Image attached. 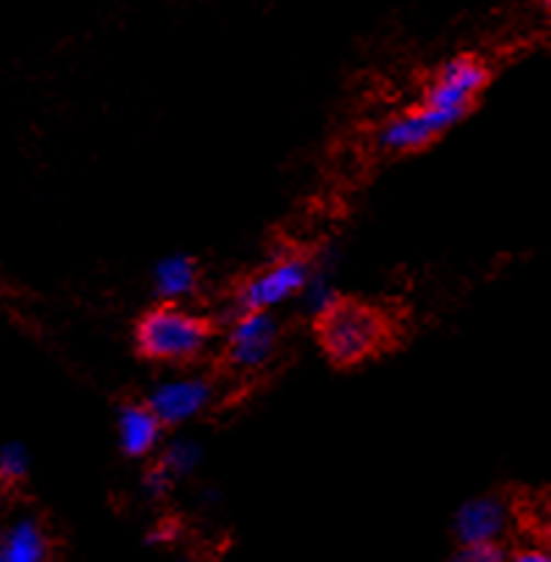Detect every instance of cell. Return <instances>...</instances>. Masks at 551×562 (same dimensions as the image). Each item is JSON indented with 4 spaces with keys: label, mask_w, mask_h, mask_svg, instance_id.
<instances>
[{
    "label": "cell",
    "mask_w": 551,
    "mask_h": 562,
    "mask_svg": "<svg viewBox=\"0 0 551 562\" xmlns=\"http://www.w3.org/2000/svg\"><path fill=\"white\" fill-rule=\"evenodd\" d=\"M211 341V322L180 305L153 307L136 325V347L156 363H194L209 352Z\"/></svg>",
    "instance_id": "1"
},
{
    "label": "cell",
    "mask_w": 551,
    "mask_h": 562,
    "mask_svg": "<svg viewBox=\"0 0 551 562\" xmlns=\"http://www.w3.org/2000/svg\"><path fill=\"white\" fill-rule=\"evenodd\" d=\"M319 341L330 360L352 366L389 341V322L363 302H338L319 319Z\"/></svg>",
    "instance_id": "2"
},
{
    "label": "cell",
    "mask_w": 551,
    "mask_h": 562,
    "mask_svg": "<svg viewBox=\"0 0 551 562\" xmlns=\"http://www.w3.org/2000/svg\"><path fill=\"white\" fill-rule=\"evenodd\" d=\"M311 269H314V263L302 256H283L267 263L261 272L252 274L238 289L233 311L236 314H272L274 307L289 305L308 285Z\"/></svg>",
    "instance_id": "3"
},
{
    "label": "cell",
    "mask_w": 551,
    "mask_h": 562,
    "mask_svg": "<svg viewBox=\"0 0 551 562\" xmlns=\"http://www.w3.org/2000/svg\"><path fill=\"white\" fill-rule=\"evenodd\" d=\"M487 87V67L474 56L449 58L447 65L436 72L427 92H424L421 105L447 116L449 122H460L471 111L474 100L480 98L482 89Z\"/></svg>",
    "instance_id": "4"
},
{
    "label": "cell",
    "mask_w": 551,
    "mask_h": 562,
    "mask_svg": "<svg viewBox=\"0 0 551 562\" xmlns=\"http://www.w3.org/2000/svg\"><path fill=\"white\" fill-rule=\"evenodd\" d=\"M214 394V383L203 374H178L153 385L145 405L156 413L164 427H183L209 411Z\"/></svg>",
    "instance_id": "5"
},
{
    "label": "cell",
    "mask_w": 551,
    "mask_h": 562,
    "mask_svg": "<svg viewBox=\"0 0 551 562\" xmlns=\"http://www.w3.org/2000/svg\"><path fill=\"white\" fill-rule=\"evenodd\" d=\"M280 322L274 314H236L225 338V358L236 371H258L278 352Z\"/></svg>",
    "instance_id": "6"
},
{
    "label": "cell",
    "mask_w": 551,
    "mask_h": 562,
    "mask_svg": "<svg viewBox=\"0 0 551 562\" xmlns=\"http://www.w3.org/2000/svg\"><path fill=\"white\" fill-rule=\"evenodd\" d=\"M449 128H452V122H449L447 116L418 105V109L405 111V114L391 116L383 128H380L378 142L383 150L413 153L427 147L432 139H438V136Z\"/></svg>",
    "instance_id": "7"
},
{
    "label": "cell",
    "mask_w": 551,
    "mask_h": 562,
    "mask_svg": "<svg viewBox=\"0 0 551 562\" xmlns=\"http://www.w3.org/2000/svg\"><path fill=\"white\" fill-rule=\"evenodd\" d=\"M510 524L507 505L496 496L469 498L454 516V535L463 546H496Z\"/></svg>",
    "instance_id": "8"
},
{
    "label": "cell",
    "mask_w": 551,
    "mask_h": 562,
    "mask_svg": "<svg viewBox=\"0 0 551 562\" xmlns=\"http://www.w3.org/2000/svg\"><path fill=\"white\" fill-rule=\"evenodd\" d=\"M116 441L128 458H150L164 441V424L145 402H131L116 416Z\"/></svg>",
    "instance_id": "9"
},
{
    "label": "cell",
    "mask_w": 551,
    "mask_h": 562,
    "mask_svg": "<svg viewBox=\"0 0 551 562\" xmlns=\"http://www.w3.org/2000/svg\"><path fill=\"white\" fill-rule=\"evenodd\" d=\"M198 263L194 258L180 256V252L161 258L153 269V289H156L158 300H164V305H178V302L189 300L198 291Z\"/></svg>",
    "instance_id": "10"
},
{
    "label": "cell",
    "mask_w": 551,
    "mask_h": 562,
    "mask_svg": "<svg viewBox=\"0 0 551 562\" xmlns=\"http://www.w3.org/2000/svg\"><path fill=\"white\" fill-rule=\"evenodd\" d=\"M0 562H47V540L34 518H20L0 538Z\"/></svg>",
    "instance_id": "11"
},
{
    "label": "cell",
    "mask_w": 551,
    "mask_h": 562,
    "mask_svg": "<svg viewBox=\"0 0 551 562\" xmlns=\"http://www.w3.org/2000/svg\"><path fill=\"white\" fill-rule=\"evenodd\" d=\"M200 463H203V447L192 438H172L169 443H164L161 458H158V465L172 476V482L194 474Z\"/></svg>",
    "instance_id": "12"
},
{
    "label": "cell",
    "mask_w": 551,
    "mask_h": 562,
    "mask_svg": "<svg viewBox=\"0 0 551 562\" xmlns=\"http://www.w3.org/2000/svg\"><path fill=\"white\" fill-rule=\"evenodd\" d=\"M300 296H302V305H305V311H308L311 316H316V319H322V316H325L330 307H336L338 302H341L330 272H325V269H316V267L311 269L308 285L302 289Z\"/></svg>",
    "instance_id": "13"
},
{
    "label": "cell",
    "mask_w": 551,
    "mask_h": 562,
    "mask_svg": "<svg viewBox=\"0 0 551 562\" xmlns=\"http://www.w3.org/2000/svg\"><path fill=\"white\" fill-rule=\"evenodd\" d=\"M31 458L25 452L23 443H3L0 447V480L3 482H20L29 474Z\"/></svg>",
    "instance_id": "14"
},
{
    "label": "cell",
    "mask_w": 551,
    "mask_h": 562,
    "mask_svg": "<svg viewBox=\"0 0 551 562\" xmlns=\"http://www.w3.org/2000/svg\"><path fill=\"white\" fill-rule=\"evenodd\" d=\"M452 562H505V551L499 546H463Z\"/></svg>",
    "instance_id": "15"
},
{
    "label": "cell",
    "mask_w": 551,
    "mask_h": 562,
    "mask_svg": "<svg viewBox=\"0 0 551 562\" xmlns=\"http://www.w3.org/2000/svg\"><path fill=\"white\" fill-rule=\"evenodd\" d=\"M172 485H175L172 476H169L158 463L150 465V469L145 471V480H142V487H145V491L156 498L167 496V493L172 491Z\"/></svg>",
    "instance_id": "16"
},
{
    "label": "cell",
    "mask_w": 551,
    "mask_h": 562,
    "mask_svg": "<svg viewBox=\"0 0 551 562\" xmlns=\"http://www.w3.org/2000/svg\"><path fill=\"white\" fill-rule=\"evenodd\" d=\"M505 562H551V557L543 549H524L513 557H505Z\"/></svg>",
    "instance_id": "17"
},
{
    "label": "cell",
    "mask_w": 551,
    "mask_h": 562,
    "mask_svg": "<svg viewBox=\"0 0 551 562\" xmlns=\"http://www.w3.org/2000/svg\"><path fill=\"white\" fill-rule=\"evenodd\" d=\"M172 538H175V524L172 521H161L150 532V543H169Z\"/></svg>",
    "instance_id": "18"
},
{
    "label": "cell",
    "mask_w": 551,
    "mask_h": 562,
    "mask_svg": "<svg viewBox=\"0 0 551 562\" xmlns=\"http://www.w3.org/2000/svg\"><path fill=\"white\" fill-rule=\"evenodd\" d=\"M543 3H549V0H543Z\"/></svg>",
    "instance_id": "19"
}]
</instances>
